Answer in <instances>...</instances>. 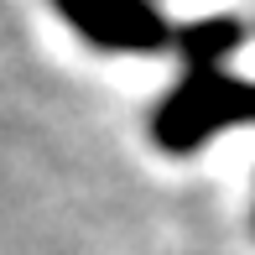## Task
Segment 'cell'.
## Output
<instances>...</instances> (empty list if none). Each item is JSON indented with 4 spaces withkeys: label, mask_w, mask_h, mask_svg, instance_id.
I'll use <instances>...</instances> for the list:
<instances>
[{
    "label": "cell",
    "mask_w": 255,
    "mask_h": 255,
    "mask_svg": "<svg viewBox=\"0 0 255 255\" xmlns=\"http://www.w3.org/2000/svg\"><path fill=\"white\" fill-rule=\"evenodd\" d=\"M255 125V84L229 68H188L151 110V141L167 156H188L214 135Z\"/></svg>",
    "instance_id": "1"
},
{
    "label": "cell",
    "mask_w": 255,
    "mask_h": 255,
    "mask_svg": "<svg viewBox=\"0 0 255 255\" xmlns=\"http://www.w3.org/2000/svg\"><path fill=\"white\" fill-rule=\"evenodd\" d=\"M52 5L99 52H161L177 31L156 0H52Z\"/></svg>",
    "instance_id": "2"
},
{
    "label": "cell",
    "mask_w": 255,
    "mask_h": 255,
    "mask_svg": "<svg viewBox=\"0 0 255 255\" xmlns=\"http://www.w3.org/2000/svg\"><path fill=\"white\" fill-rule=\"evenodd\" d=\"M245 42H250V26L240 16H203L172 31V47L182 52L188 68H224Z\"/></svg>",
    "instance_id": "3"
}]
</instances>
